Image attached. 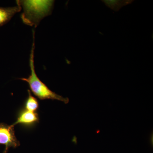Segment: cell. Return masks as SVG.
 <instances>
[{"label": "cell", "instance_id": "6da1fadb", "mask_svg": "<svg viewBox=\"0 0 153 153\" xmlns=\"http://www.w3.org/2000/svg\"><path fill=\"white\" fill-rule=\"evenodd\" d=\"M16 3L23 9L21 15L23 23L37 27L42 19L52 14L55 1L18 0Z\"/></svg>", "mask_w": 153, "mask_h": 153}, {"label": "cell", "instance_id": "7a4b0ae2", "mask_svg": "<svg viewBox=\"0 0 153 153\" xmlns=\"http://www.w3.org/2000/svg\"><path fill=\"white\" fill-rule=\"evenodd\" d=\"M33 32V41L29 60L31 74L28 78H22L20 79L27 82L31 89V92L40 100H56L67 104L69 102V99L68 97L64 98L49 89V87L41 81L36 74L34 65L35 32L34 30Z\"/></svg>", "mask_w": 153, "mask_h": 153}, {"label": "cell", "instance_id": "3957f363", "mask_svg": "<svg viewBox=\"0 0 153 153\" xmlns=\"http://www.w3.org/2000/svg\"><path fill=\"white\" fill-rule=\"evenodd\" d=\"M0 144L5 146L4 153L10 147L16 148L20 145L15 135L14 127L5 123H0Z\"/></svg>", "mask_w": 153, "mask_h": 153}, {"label": "cell", "instance_id": "277c9868", "mask_svg": "<svg viewBox=\"0 0 153 153\" xmlns=\"http://www.w3.org/2000/svg\"><path fill=\"white\" fill-rule=\"evenodd\" d=\"M39 120V117L37 113L23 108L19 111L17 120L12 125L14 127L17 124H21L25 126H32L38 123Z\"/></svg>", "mask_w": 153, "mask_h": 153}, {"label": "cell", "instance_id": "5b68a950", "mask_svg": "<svg viewBox=\"0 0 153 153\" xmlns=\"http://www.w3.org/2000/svg\"><path fill=\"white\" fill-rule=\"evenodd\" d=\"M22 9L19 5L13 7H0V27L8 23L15 14L21 12Z\"/></svg>", "mask_w": 153, "mask_h": 153}, {"label": "cell", "instance_id": "8992f818", "mask_svg": "<svg viewBox=\"0 0 153 153\" xmlns=\"http://www.w3.org/2000/svg\"><path fill=\"white\" fill-rule=\"evenodd\" d=\"M102 1L105 4V5L111 10L116 12L118 11L123 7L127 5L134 1L131 0H104Z\"/></svg>", "mask_w": 153, "mask_h": 153}, {"label": "cell", "instance_id": "52a82bcc", "mask_svg": "<svg viewBox=\"0 0 153 153\" xmlns=\"http://www.w3.org/2000/svg\"><path fill=\"white\" fill-rule=\"evenodd\" d=\"M28 97L25 102V109L29 111L36 112L39 108L38 100L32 95L30 90H28Z\"/></svg>", "mask_w": 153, "mask_h": 153}]
</instances>
